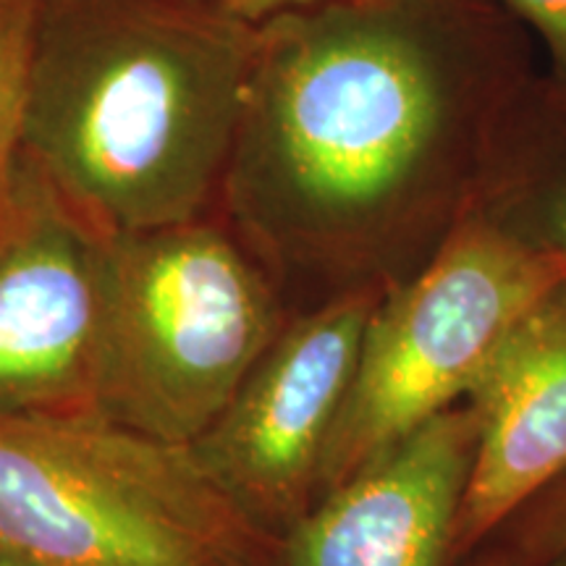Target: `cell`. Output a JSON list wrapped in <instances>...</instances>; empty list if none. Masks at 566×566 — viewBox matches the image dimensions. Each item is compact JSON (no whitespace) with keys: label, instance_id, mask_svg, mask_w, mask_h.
<instances>
[{"label":"cell","instance_id":"cell-1","mask_svg":"<svg viewBox=\"0 0 566 566\" xmlns=\"http://www.w3.org/2000/svg\"><path fill=\"white\" fill-rule=\"evenodd\" d=\"M537 74L495 0H325L260 24L221 197L321 302L399 286L475 208L495 132Z\"/></svg>","mask_w":566,"mask_h":566},{"label":"cell","instance_id":"cell-2","mask_svg":"<svg viewBox=\"0 0 566 566\" xmlns=\"http://www.w3.org/2000/svg\"><path fill=\"white\" fill-rule=\"evenodd\" d=\"M258 51L210 0H45L21 166L101 237L200 221Z\"/></svg>","mask_w":566,"mask_h":566},{"label":"cell","instance_id":"cell-3","mask_svg":"<svg viewBox=\"0 0 566 566\" xmlns=\"http://www.w3.org/2000/svg\"><path fill=\"white\" fill-rule=\"evenodd\" d=\"M195 451L103 415L0 417V548L40 566H260Z\"/></svg>","mask_w":566,"mask_h":566},{"label":"cell","instance_id":"cell-4","mask_svg":"<svg viewBox=\"0 0 566 566\" xmlns=\"http://www.w3.org/2000/svg\"><path fill=\"white\" fill-rule=\"evenodd\" d=\"M279 334L263 271L202 218L111 237L97 415L192 449Z\"/></svg>","mask_w":566,"mask_h":566},{"label":"cell","instance_id":"cell-5","mask_svg":"<svg viewBox=\"0 0 566 566\" xmlns=\"http://www.w3.org/2000/svg\"><path fill=\"white\" fill-rule=\"evenodd\" d=\"M564 279V254L537 250L475 208L467 212L428 265L380 296L317 499L462 405L501 338Z\"/></svg>","mask_w":566,"mask_h":566},{"label":"cell","instance_id":"cell-6","mask_svg":"<svg viewBox=\"0 0 566 566\" xmlns=\"http://www.w3.org/2000/svg\"><path fill=\"white\" fill-rule=\"evenodd\" d=\"M384 294H336L281 328L231 405L192 446L218 491L268 537H281L317 501L367 323Z\"/></svg>","mask_w":566,"mask_h":566},{"label":"cell","instance_id":"cell-7","mask_svg":"<svg viewBox=\"0 0 566 566\" xmlns=\"http://www.w3.org/2000/svg\"><path fill=\"white\" fill-rule=\"evenodd\" d=\"M105 334L108 237L27 171L0 231V417L97 415Z\"/></svg>","mask_w":566,"mask_h":566},{"label":"cell","instance_id":"cell-8","mask_svg":"<svg viewBox=\"0 0 566 566\" xmlns=\"http://www.w3.org/2000/svg\"><path fill=\"white\" fill-rule=\"evenodd\" d=\"M478 449L467 401L331 488L279 537L273 566H459Z\"/></svg>","mask_w":566,"mask_h":566},{"label":"cell","instance_id":"cell-9","mask_svg":"<svg viewBox=\"0 0 566 566\" xmlns=\"http://www.w3.org/2000/svg\"><path fill=\"white\" fill-rule=\"evenodd\" d=\"M464 401L478 449L459 520V566L566 472V279L501 338Z\"/></svg>","mask_w":566,"mask_h":566},{"label":"cell","instance_id":"cell-10","mask_svg":"<svg viewBox=\"0 0 566 566\" xmlns=\"http://www.w3.org/2000/svg\"><path fill=\"white\" fill-rule=\"evenodd\" d=\"M475 210L566 258V87L535 74L495 132Z\"/></svg>","mask_w":566,"mask_h":566},{"label":"cell","instance_id":"cell-11","mask_svg":"<svg viewBox=\"0 0 566 566\" xmlns=\"http://www.w3.org/2000/svg\"><path fill=\"white\" fill-rule=\"evenodd\" d=\"M42 6L45 0H0V231L19 216L27 195L21 145Z\"/></svg>","mask_w":566,"mask_h":566},{"label":"cell","instance_id":"cell-12","mask_svg":"<svg viewBox=\"0 0 566 566\" xmlns=\"http://www.w3.org/2000/svg\"><path fill=\"white\" fill-rule=\"evenodd\" d=\"M566 548V472L520 506L467 562L533 566Z\"/></svg>","mask_w":566,"mask_h":566},{"label":"cell","instance_id":"cell-13","mask_svg":"<svg viewBox=\"0 0 566 566\" xmlns=\"http://www.w3.org/2000/svg\"><path fill=\"white\" fill-rule=\"evenodd\" d=\"M543 40L551 80L566 87V0H495Z\"/></svg>","mask_w":566,"mask_h":566},{"label":"cell","instance_id":"cell-14","mask_svg":"<svg viewBox=\"0 0 566 566\" xmlns=\"http://www.w3.org/2000/svg\"><path fill=\"white\" fill-rule=\"evenodd\" d=\"M210 3H216L231 17L250 21V24H265L281 13L310 9V6L325 3V0H210Z\"/></svg>","mask_w":566,"mask_h":566},{"label":"cell","instance_id":"cell-15","mask_svg":"<svg viewBox=\"0 0 566 566\" xmlns=\"http://www.w3.org/2000/svg\"><path fill=\"white\" fill-rule=\"evenodd\" d=\"M0 566H40V564L32 562V558L17 554V551L0 548Z\"/></svg>","mask_w":566,"mask_h":566},{"label":"cell","instance_id":"cell-16","mask_svg":"<svg viewBox=\"0 0 566 566\" xmlns=\"http://www.w3.org/2000/svg\"><path fill=\"white\" fill-rule=\"evenodd\" d=\"M462 566H493V564H480V562H464ZM533 566H566V548L562 551V554L551 556V558H548V562H543V564H533Z\"/></svg>","mask_w":566,"mask_h":566}]
</instances>
